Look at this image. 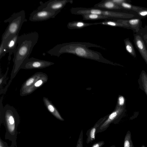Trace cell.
I'll use <instances>...</instances> for the list:
<instances>
[{"mask_svg": "<svg viewBox=\"0 0 147 147\" xmlns=\"http://www.w3.org/2000/svg\"><path fill=\"white\" fill-rule=\"evenodd\" d=\"M141 19L135 18L129 20L120 21V23L129 26L134 32L137 33L142 28V22Z\"/></svg>", "mask_w": 147, "mask_h": 147, "instance_id": "7c38bea8", "label": "cell"}, {"mask_svg": "<svg viewBox=\"0 0 147 147\" xmlns=\"http://www.w3.org/2000/svg\"><path fill=\"white\" fill-rule=\"evenodd\" d=\"M88 17L90 19H96L99 18L100 16L98 15L91 14L89 15Z\"/></svg>", "mask_w": 147, "mask_h": 147, "instance_id": "f1b7e54d", "label": "cell"}, {"mask_svg": "<svg viewBox=\"0 0 147 147\" xmlns=\"http://www.w3.org/2000/svg\"><path fill=\"white\" fill-rule=\"evenodd\" d=\"M123 147H134L131 139L130 131H128L124 140Z\"/></svg>", "mask_w": 147, "mask_h": 147, "instance_id": "ac0fdd59", "label": "cell"}, {"mask_svg": "<svg viewBox=\"0 0 147 147\" xmlns=\"http://www.w3.org/2000/svg\"><path fill=\"white\" fill-rule=\"evenodd\" d=\"M123 9L135 12L136 13L144 8L134 6L126 2H124L119 5Z\"/></svg>", "mask_w": 147, "mask_h": 147, "instance_id": "e0dca14e", "label": "cell"}, {"mask_svg": "<svg viewBox=\"0 0 147 147\" xmlns=\"http://www.w3.org/2000/svg\"><path fill=\"white\" fill-rule=\"evenodd\" d=\"M26 21L24 10L13 13L9 18L4 21V22H8L9 24L2 35L1 40H5L10 35L19 34L23 24Z\"/></svg>", "mask_w": 147, "mask_h": 147, "instance_id": "3957f363", "label": "cell"}, {"mask_svg": "<svg viewBox=\"0 0 147 147\" xmlns=\"http://www.w3.org/2000/svg\"><path fill=\"white\" fill-rule=\"evenodd\" d=\"M105 7L108 9L116 8L119 9H122L120 6L118 5H116L113 2L108 1L105 3L104 4Z\"/></svg>", "mask_w": 147, "mask_h": 147, "instance_id": "ffe728a7", "label": "cell"}, {"mask_svg": "<svg viewBox=\"0 0 147 147\" xmlns=\"http://www.w3.org/2000/svg\"><path fill=\"white\" fill-rule=\"evenodd\" d=\"M140 88L144 91L147 96V74L144 70H142L138 80Z\"/></svg>", "mask_w": 147, "mask_h": 147, "instance_id": "9a60e30c", "label": "cell"}, {"mask_svg": "<svg viewBox=\"0 0 147 147\" xmlns=\"http://www.w3.org/2000/svg\"><path fill=\"white\" fill-rule=\"evenodd\" d=\"M9 70V67H8L7 70L5 72V74L1 76L0 75V90L2 89V86L4 84H5L6 82V78L7 77V74Z\"/></svg>", "mask_w": 147, "mask_h": 147, "instance_id": "44dd1931", "label": "cell"}, {"mask_svg": "<svg viewBox=\"0 0 147 147\" xmlns=\"http://www.w3.org/2000/svg\"><path fill=\"white\" fill-rule=\"evenodd\" d=\"M105 144L104 141H101L94 143L91 147H102Z\"/></svg>", "mask_w": 147, "mask_h": 147, "instance_id": "4316f807", "label": "cell"}, {"mask_svg": "<svg viewBox=\"0 0 147 147\" xmlns=\"http://www.w3.org/2000/svg\"><path fill=\"white\" fill-rule=\"evenodd\" d=\"M54 64V63L51 61L32 57L27 59L23 62L21 66L20 69H41L48 67Z\"/></svg>", "mask_w": 147, "mask_h": 147, "instance_id": "5b68a950", "label": "cell"}, {"mask_svg": "<svg viewBox=\"0 0 147 147\" xmlns=\"http://www.w3.org/2000/svg\"><path fill=\"white\" fill-rule=\"evenodd\" d=\"M46 74L42 72H37L29 78L22 84L20 90V93L30 87L36 80L42 78Z\"/></svg>", "mask_w": 147, "mask_h": 147, "instance_id": "4fadbf2b", "label": "cell"}, {"mask_svg": "<svg viewBox=\"0 0 147 147\" xmlns=\"http://www.w3.org/2000/svg\"><path fill=\"white\" fill-rule=\"evenodd\" d=\"M7 53L3 47V42L1 41L0 47V59L3 57Z\"/></svg>", "mask_w": 147, "mask_h": 147, "instance_id": "484cf974", "label": "cell"}, {"mask_svg": "<svg viewBox=\"0 0 147 147\" xmlns=\"http://www.w3.org/2000/svg\"><path fill=\"white\" fill-rule=\"evenodd\" d=\"M48 80V77L47 74L37 80L30 87L20 93L21 96H24L29 95L33 93L37 89L41 87L46 83Z\"/></svg>", "mask_w": 147, "mask_h": 147, "instance_id": "30bf717a", "label": "cell"}, {"mask_svg": "<svg viewBox=\"0 0 147 147\" xmlns=\"http://www.w3.org/2000/svg\"><path fill=\"white\" fill-rule=\"evenodd\" d=\"M125 100L124 97L122 96H120L118 98L117 107H123L125 106Z\"/></svg>", "mask_w": 147, "mask_h": 147, "instance_id": "d4e9b609", "label": "cell"}, {"mask_svg": "<svg viewBox=\"0 0 147 147\" xmlns=\"http://www.w3.org/2000/svg\"><path fill=\"white\" fill-rule=\"evenodd\" d=\"M66 2L65 0H49L45 3L39 2L40 6L49 11L59 13Z\"/></svg>", "mask_w": 147, "mask_h": 147, "instance_id": "ba28073f", "label": "cell"}, {"mask_svg": "<svg viewBox=\"0 0 147 147\" xmlns=\"http://www.w3.org/2000/svg\"><path fill=\"white\" fill-rule=\"evenodd\" d=\"M38 38V34L35 32L24 34L19 36L18 45L13 53V65L9 81H12L20 69L23 62L29 58Z\"/></svg>", "mask_w": 147, "mask_h": 147, "instance_id": "6da1fadb", "label": "cell"}, {"mask_svg": "<svg viewBox=\"0 0 147 147\" xmlns=\"http://www.w3.org/2000/svg\"><path fill=\"white\" fill-rule=\"evenodd\" d=\"M140 147H146L144 145H142Z\"/></svg>", "mask_w": 147, "mask_h": 147, "instance_id": "d6a6232c", "label": "cell"}, {"mask_svg": "<svg viewBox=\"0 0 147 147\" xmlns=\"http://www.w3.org/2000/svg\"><path fill=\"white\" fill-rule=\"evenodd\" d=\"M107 117H105L100 119L94 124L93 126L87 131L86 133L87 136L86 140L87 144H89L95 140L96 131L98 128L102 123Z\"/></svg>", "mask_w": 147, "mask_h": 147, "instance_id": "8fae6325", "label": "cell"}, {"mask_svg": "<svg viewBox=\"0 0 147 147\" xmlns=\"http://www.w3.org/2000/svg\"><path fill=\"white\" fill-rule=\"evenodd\" d=\"M3 96L0 99V112L1 118L4 121L7 131L13 134L16 131L17 124L19 121V116L16 109L8 104L3 107L2 103Z\"/></svg>", "mask_w": 147, "mask_h": 147, "instance_id": "7a4b0ae2", "label": "cell"}, {"mask_svg": "<svg viewBox=\"0 0 147 147\" xmlns=\"http://www.w3.org/2000/svg\"><path fill=\"white\" fill-rule=\"evenodd\" d=\"M128 1L123 0H113L112 1L114 3H116L118 5H119L121 4L124 2H126L127 1Z\"/></svg>", "mask_w": 147, "mask_h": 147, "instance_id": "f546056e", "label": "cell"}, {"mask_svg": "<svg viewBox=\"0 0 147 147\" xmlns=\"http://www.w3.org/2000/svg\"><path fill=\"white\" fill-rule=\"evenodd\" d=\"M137 33L140 35L147 47V25L142 27Z\"/></svg>", "mask_w": 147, "mask_h": 147, "instance_id": "d6986e66", "label": "cell"}, {"mask_svg": "<svg viewBox=\"0 0 147 147\" xmlns=\"http://www.w3.org/2000/svg\"><path fill=\"white\" fill-rule=\"evenodd\" d=\"M115 147V146L114 145H113L109 147Z\"/></svg>", "mask_w": 147, "mask_h": 147, "instance_id": "1f68e13d", "label": "cell"}, {"mask_svg": "<svg viewBox=\"0 0 147 147\" xmlns=\"http://www.w3.org/2000/svg\"><path fill=\"white\" fill-rule=\"evenodd\" d=\"M84 25V24L82 22H78L76 24V26L78 27H81Z\"/></svg>", "mask_w": 147, "mask_h": 147, "instance_id": "4dcf8cb0", "label": "cell"}, {"mask_svg": "<svg viewBox=\"0 0 147 147\" xmlns=\"http://www.w3.org/2000/svg\"><path fill=\"white\" fill-rule=\"evenodd\" d=\"M125 106L117 107L115 110L111 114L105 121L97 128L96 134L105 131L111 123L117 124L123 116L125 111Z\"/></svg>", "mask_w": 147, "mask_h": 147, "instance_id": "277c9868", "label": "cell"}, {"mask_svg": "<svg viewBox=\"0 0 147 147\" xmlns=\"http://www.w3.org/2000/svg\"><path fill=\"white\" fill-rule=\"evenodd\" d=\"M42 100L45 106L49 112L58 119L61 121L64 120L55 107L48 98L44 96L43 97Z\"/></svg>", "mask_w": 147, "mask_h": 147, "instance_id": "5bb4252c", "label": "cell"}, {"mask_svg": "<svg viewBox=\"0 0 147 147\" xmlns=\"http://www.w3.org/2000/svg\"><path fill=\"white\" fill-rule=\"evenodd\" d=\"M89 12L92 14H95L98 15L101 14L102 13V11L98 9L91 10Z\"/></svg>", "mask_w": 147, "mask_h": 147, "instance_id": "83f0119b", "label": "cell"}, {"mask_svg": "<svg viewBox=\"0 0 147 147\" xmlns=\"http://www.w3.org/2000/svg\"><path fill=\"white\" fill-rule=\"evenodd\" d=\"M58 13L45 9L40 5L37 9L33 11L31 13L29 19L32 22L45 21L51 18H55Z\"/></svg>", "mask_w": 147, "mask_h": 147, "instance_id": "8992f818", "label": "cell"}, {"mask_svg": "<svg viewBox=\"0 0 147 147\" xmlns=\"http://www.w3.org/2000/svg\"><path fill=\"white\" fill-rule=\"evenodd\" d=\"M76 53L80 56H84L86 55V51L84 48L81 47H78L76 48L75 50Z\"/></svg>", "mask_w": 147, "mask_h": 147, "instance_id": "7402d4cb", "label": "cell"}, {"mask_svg": "<svg viewBox=\"0 0 147 147\" xmlns=\"http://www.w3.org/2000/svg\"><path fill=\"white\" fill-rule=\"evenodd\" d=\"M125 49L127 52L134 58L136 57V55L133 45L129 38L124 40Z\"/></svg>", "mask_w": 147, "mask_h": 147, "instance_id": "2e32d148", "label": "cell"}, {"mask_svg": "<svg viewBox=\"0 0 147 147\" xmlns=\"http://www.w3.org/2000/svg\"><path fill=\"white\" fill-rule=\"evenodd\" d=\"M134 41L136 47L147 65V47L144 42L137 33L134 35Z\"/></svg>", "mask_w": 147, "mask_h": 147, "instance_id": "9c48e42d", "label": "cell"}, {"mask_svg": "<svg viewBox=\"0 0 147 147\" xmlns=\"http://www.w3.org/2000/svg\"><path fill=\"white\" fill-rule=\"evenodd\" d=\"M83 130H82L77 141L76 147H83Z\"/></svg>", "mask_w": 147, "mask_h": 147, "instance_id": "603a6c76", "label": "cell"}, {"mask_svg": "<svg viewBox=\"0 0 147 147\" xmlns=\"http://www.w3.org/2000/svg\"><path fill=\"white\" fill-rule=\"evenodd\" d=\"M140 18H144L147 17V8H144L143 9L137 13Z\"/></svg>", "mask_w": 147, "mask_h": 147, "instance_id": "cb8c5ba5", "label": "cell"}, {"mask_svg": "<svg viewBox=\"0 0 147 147\" xmlns=\"http://www.w3.org/2000/svg\"><path fill=\"white\" fill-rule=\"evenodd\" d=\"M19 34H12L9 35L4 40L3 42V47L7 53H9L8 60L10 61L11 55L14 53L17 47L18 43Z\"/></svg>", "mask_w": 147, "mask_h": 147, "instance_id": "52a82bcc", "label": "cell"}]
</instances>
